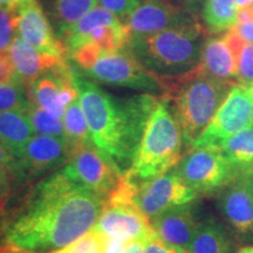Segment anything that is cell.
<instances>
[{
    "label": "cell",
    "instance_id": "cell-1",
    "mask_svg": "<svg viewBox=\"0 0 253 253\" xmlns=\"http://www.w3.org/2000/svg\"><path fill=\"white\" fill-rule=\"evenodd\" d=\"M107 201L73 181L62 170L33 186L8 217L4 244L20 251L49 253L94 229Z\"/></svg>",
    "mask_w": 253,
    "mask_h": 253
},
{
    "label": "cell",
    "instance_id": "cell-2",
    "mask_svg": "<svg viewBox=\"0 0 253 253\" xmlns=\"http://www.w3.org/2000/svg\"><path fill=\"white\" fill-rule=\"evenodd\" d=\"M77 87L94 145L125 175L160 97L145 93L113 96L79 73Z\"/></svg>",
    "mask_w": 253,
    "mask_h": 253
},
{
    "label": "cell",
    "instance_id": "cell-3",
    "mask_svg": "<svg viewBox=\"0 0 253 253\" xmlns=\"http://www.w3.org/2000/svg\"><path fill=\"white\" fill-rule=\"evenodd\" d=\"M158 79L163 89L161 97L169 103L189 148L213 119L231 88L238 84L207 77L198 67L181 77Z\"/></svg>",
    "mask_w": 253,
    "mask_h": 253
},
{
    "label": "cell",
    "instance_id": "cell-4",
    "mask_svg": "<svg viewBox=\"0 0 253 253\" xmlns=\"http://www.w3.org/2000/svg\"><path fill=\"white\" fill-rule=\"evenodd\" d=\"M208 39L207 28L196 18L153 36L130 39L126 48L153 74L175 78L197 67Z\"/></svg>",
    "mask_w": 253,
    "mask_h": 253
},
{
    "label": "cell",
    "instance_id": "cell-5",
    "mask_svg": "<svg viewBox=\"0 0 253 253\" xmlns=\"http://www.w3.org/2000/svg\"><path fill=\"white\" fill-rule=\"evenodd\" d=\"M183 136L169 103L160 97L145 126L130 169L136 181H149L172 170L183 153Z\"/></svg>",
    "mask_w": 253,
    "mask_h": 253
},
{
    "label": "cell",
    "instance_id": "cell-6",
    "mask_svg": "<svg viewBox=\"0 0 253 253\" xmlns=\"http://www.w3.org/2000/svg\"><path fill=\"white\" fill-rule=\"evenodd\" d=\"M198 197L181 177L170 170L149 181H136L125 173L109 199L113 203L134 205L151 220L169 209L192 203Z\"/></svg>",
    "mask_w": 253,
    "mask_h": 253
},
{
    "label": "cell",
    "instance_id": "cell-7",
    "mask_svg": "<svg viewBox=\"0 0 253 253\" xmlns=\"http://www.w3.org/2000/svg\"><path fill=\"white\" fill-rule=\"evenodd\" d=\"M172 170L201 196L218 194L238 175L240 168L216 148H190Z\"/></svg>",
    "mask_w": 253,
    "mask_h": 253
},
{
    "label": "cell",
    "instance_id": "cell-8",
    "mask_svg": "<svg viewBox=\"0 0 253 253\" xmlns=\"http://www.w3.org/2000/svg\"><path fill=\"white\" fill-rule=\"evenodd\" d=\"M84 73L93 81L108 86L128 88L153 95L163 93L157 75L148 71L128 48L103 53Z\"/></svg>",
    "mask_w": 253,
    "mask_h": 253
},
{
    "label": "cell",
    "instance_id": "cell-9",
    "mask_svg": "<svg viewBox=\"0 0 253 253\" xmlns=\"http://www.w3.org/2000/svg\"><path fill=\"white\" fill-rule=\"evenodd\" d=\"M253 87L235 84L213 119L196 140L192 148H218L231 136L251 126Z\"/></svg>",
    "mask_w": 253,
    "mask_h": 253
},
{
    "label": "cell",
    "instance_id": "cell-10",
    "mask_svg": "<svg viewBox=\"0 0 253 253\" xmlns=\"http://www.w3.org/2000/svg\"><path fill=\"white\" fill-rule=\"evenodd\" d=\"M62 172L106 201L118 188L123 176L94 144L73 151Z\"/></svg>",
    "mask_w": 253,
    "mask_h": 253
},
{
    "label": "cell",
    "instance_id": "cell-11",
    "mask_svg": "<svg viewBox=\"0 0 253 253\" xmlns=\"http://www.w3.org/2000/svg\"><path fill=\"white\" fill-rule=\"evenodd\" d=\"M72 150L66 138L34 135L17 157L14 181H32L45 173L65 167Z\"/></svg>",
    "mask_w": 253,
    "mask_h": 253
},
{
    "label": "cell",
    "instance_id": "cell-12",
    "mask_svg": "<svg viewBox=\"0 0 253 253\" xmlns=\"http://www.w3.org/2000/svg\"><path fill=\"white\" fill-rule=\"evenodd\" d=\"M78 71L67 60L26 87L31 103L37 104L55 118L62 119L66 108L79 97Z\"/></svg>",
    "mask_w": 253,
    "mask_h": 253
},
{
    "label": "cell",
    "instance_id": "cell-13",
    "mask_svg": "<svg viewBox=\"0 0 253 253\" xmlns=\"http://www.w3.org/2000/svg\"><path fill=\"white\" fill-rule=\"evenodd\" d=\"M194 19V14L172 0H140L125 25L134 39L153 36Z\"/></svg>",
    "mask_w": 253,
    "mask_h": 253
},
{
    "label": "cell",
    "instance_id": "cell-14",
    "mask_svg": "<svg viewBox=\"0 0 253 253\" xmlns=\"http://www.w3.org/2000/svg\"><path fill=\"white\" fill-rule=\"evenodd\" d=\"M217 207L231 229L242 236L253 235V182L245 168L218 192Z\"/></svg>",
    "mask_w": 253,
    "mask_h": 253
},
{
    "label": "cell",
    "instance_id": "cell-15",
    "mask_svg": "<svg viewBox=\"0 0 253 253\" xmlns=\"http://www.w3.org/2000/svg\"><path fill=\"white\" fill-rule=\"evenodd\" d=\"M15 12L19 37L40 52L55 56H68L38 0H19Z\"/></svg>",
    "mask_w": 253,
    "mask_h": 253
},
{
    "label": "cell",
    "instance_id": "cell-16",
    "mask_svg": "<svg viewBox=\"0 0 253 253\" xmlns=\"http://www.w3.org/2000/svg\"><path fill=\"white\" fill-rule=\"evenodd\" d=\"M93 230L108 237L143 243L156 233L150 220L134 205L114 203L106 204Z\"/></svg>",
    "mask_w": 253,
    "mask_h": 253
},
{
    "label": "cell",
    "instance_id": "cell-17",
    "mask_svg": "<svg viewBox=\"0 0 253 253\" xmlns=\"http://www.w3.org/2000/svg\"><path fill=\"white\" fill-rule=\"evenodd\" d=\"M7 54L13 65L15 80L25 87L68 60V56H55L40 52L19 36L12 41Z\"/></svg>",
    "mask_w": 253,
    "mask_h": 253
},
{
    "label": "cell",
    "instance_id": "cell-18",
    "mask_svg": "<svg viewBox=\"0 0 253 253\" xmlns=\"http://www.w3.org/2000/svg\"><path fill=\"white\" fill-rule=\"evenodd\" d=\"M151 226L161 239L178 248L188 250L199 223L191 203L177 205L150 220Z\"/></svg>",
    "mask_w": 253,
    "mask_h": 253
},
{
    "label": "cell",
    "instance_id": "cell-19",
    "mask_svg": "<svg viewBox=\"0 0 253 253\" xmlns=\"http://www.w3.org/2000/svg\"><path fill=\"white\" fill-rule=\"evenodd\" d=\"M202 74L220 81L237 84V62L226 34L209 38L197 66Z\"/></svg>",
    "mask_w": 253,
    "mask_h": 253
},
{
    "label": "cell",
    "instance_id": "cell-20",
    "mask_svg": "<svg viewBox=\"0 0 253 253\" xmlns=\"http://www.w3.org/2000/svg\"><path fill=\"white\" fill-rule=\"evenodd\" d=\"M121 24H123L122 21L116 18L112 12H109L102 6H96L74 25L59 33L58 38L65 46L69 58V55L75 49H78L82 43L86 42L88 36L95 28L101 26H118Z\"/></svg>",
    "mask_w": 253,
    "mask_h": 253
},
{
    "label": "cell",
    "instance_id": "cell-21",
    "mask_svg": "<svg viewBox=\"0 0 253 253\" xmlns=\"http://www.w3.org/2000/svg\"><path fill=\"white\" fill-rule=\"evenodd\" d=\"M186 253H236L232 237L214 219L199 223Z\"/></svg>",
    "mask_w": 253,
    "mask_h": 253
},
{
    "label": "cell",
    "instance_id": "cell-22",
    "mask_svg": "<svg viewBox=\"0 0 253 253\" xmlns=\"http://www.w3.org/2000/svg\"><path fill=\"white\" fill-rule=\"evenodd\" d=\"M34 135L37 132L26 113L18 110L0 113V140L15 157L21 154Z\"/></svg>",
    "mask_w": 253,
    "mask_h": 253
},
{
    "label": "cell",
    "instance_id": "cell-23",
    "mask_svg": "<svg viewBox=\"0 0 253 253\" xmlns=\"http://www.w3.org/2000/svg\"><path fill=\"white\" fill-rule=\"evenodd\" d=\"M202 19L209 34L225 33L238 23L236 0H207Z\"/></svg>",
    "mask_w": 253,
    "mask_h": 253
},
{
    "label": "cell",
    "instance_id": "cell-24",
    "mask_svg": "<svg viewBox=\"0 0 253 253\" xmlns=\"http://www.w3.org/2000/svg\"><path fill=\"white\" fill-rule=\"evenodd\" d=\"M63 126H65L66 140L68 141L72 153L84 145L94 144L79 97L69 103L66 108L63 115Z\"/></svg>",
    "mask_w": 253,
    "mask_h": 253
},
{
    "label": "cell",
    "instance_id": "cell-25",
    "mask_svg": "<svg viewBox=\"0 0 253 253\" xmlns=\"http://www.w3.org/2000/svg\"><path fill=\"white\" fill-rule=\"evenodd\" d=\"M97 2V0H52L49 13L58 34L67 30L96 7Z\"/></svg>",
    "mask_w": 253,
    "mask_h": 253
},
{
    "label": "cell",
    "instance_id": "cell-26",
    "mask_svg": "<svg viewBox=\"0 0 253 253\" xmlns=\"http://www.w3.org/2000/svg\"><path fill=\"white\" fill-rule=\"evenodd\" d=\"M218 149L233 166L249 167L253 163V125L231 136Z\"/></svg>",
    "mask_w": 253,
    "mask_h": 253
},
{
    "label": "cell",
    "instance_id": "cell-27",
    "mask_svg": "<svg viewBox=\"0 0 253 253\" xmlns=\"http://www.w3.org/2000/svg\"><path fill=\"white\" fill-rule=\"evenodd\" d=\"M237 62V84L253 87V43L243 40L232 31L225 32Z\"/></svg>",
    "mask_w": 253,
    "mask_h": 253
},
{
    "label": "cell",
    "instance_id": "cell-28",
    "mask_svg": "<svg viewBox=\"0 0 253 253\" xmlns=\"http://www.w3.org/2000/svg\"><path fill=\"white\" fill-rule=\"evenodd\" d=\"M26 114L38 135L66 138L65 126H63V121H61V119L55 118L54 115H52V114L46 112L45 109L40 108V107L33 103H31Z\"/></svg>",
    "mask_w": 253,
    "mask_h": 253
},
{
    "label": "cell",
    "instance_id": "cell-29",
    "mask_svg": "<svg viewBox=\"0 0 253 253\" xmlns=\"http://www.w3.org/2000/svg\"><path fill=\"white\" fill-rule=\"evenodd\" d=\"M30 106L31 101L24 84L18 81L0 84V113L11 110L26 113Z\"/></svg>",
    "mask_w": 253,
    "mask_h": 253
},
{
    "label": "cell",
    "instance_id": "cell-30",
    "mask_svg": "<svg viewBox=\"0 0 253 253\" xmlns=\"http://www.w3.org/2000/svg\"><path fill=\"white\" fill-rule=\"evenodd\" d=\"M107 236L91 230L65 248L49 253H104Z\"/></svg>",
    "mask_w": 253,
    "mask_h": 253
},
{
    "label": "cell",
    "instance_id": "cell-31",
    "mask_svg": "<svg viewBox=\"0 0 253 253\" xmlns=\"http://www.w3.org/2000/svg\"><path fill=\"white\" fill-rule=\"evenodd\" d=\"M17 36V12L0 7V53H7L12 41Z\"/></svg>",
    "mask_w": 253,
    "mask_h": 253
},
{
    "label": "cell",
    "instance_id": "cell-32",
    "mask_svg": "<svg viewBox=\"0 0 253 253\" xmlns=\"http://www.w3.org/2000/svg\"><path fill=\"white\" fill-rule=\"evenodd\" d=\"M101 6L119 18L125 24L126 18L131 14L140 0H97Z\"/></svg>",
    "mask_w": 253,
    "mask_h": 253
},
{
    "label": "cell",
    "instance_id": "cell-33",
    "mask_svg": "<svg viewBox=\"0 0 253 253\" xmlns=\"http://www.w3.org/2000/svg\"><path fill=\"white\" fill-rule=\"evenodd\" d=\"M144 253H186L184 249L168 244L156 233L144 243Z\"/></svg>",
    "mask_w": 253,
    "mask_h": 253
},
{
    "label": "cell",
    "instance_id": "cell-34",
    "mask_svg": "<svg viewBox=\"0 0 253 253\" xmlns=\"http://www.w3.org/2000/svg\"><path fill=\"white\" fill-rule=\"evenodd\" d=\"M14 177L8 170L0 167V207H6V202L13 188Z\"/></svg>",
    "mask_w": 253,
    "mask_h": 253
},
{
    "label": "cell",
    "instance_id": "cell-35",
    "mask_svg": "<svg viewBox=\"0 0 253 253\" xmlns=\"http://www.w3.org/2000/svg\"><path fill=\"white\" fill-rule=\"evenodd\" d=\"M15 80L13 65L7 53H0V84H7Z\"/></svg>",
    "mask_w": 253,
    "mask_h": 253
},
{
    "label": "cell",
    "instance_id": "cell-36",
    "mask_svg": "<svg viewBox=\"0 0 253 253\" xmlns=\"http://www.w3.org/2000/svg\"><path fill=\"white\" fill-rule=\"evenodd\" d=\"M0 167L8 170L14 177L15 168H17V157L12 154V151L0 140Z\"/></svg>",
    "mask_w": 253,
    "mask_h": 253
},
{
    "label": "cell",
    "instance_id": "cell-37",
    "mask_svg": "<svg viewBox=\"0 0 253 253\" xmlns=\"http://www.w3.org/2000/svg\"><path fill=\"white\" fill-rule=\"evenodd\" d=\"M231 31L239 38H242L243 40L253 43V18L248 19V20L238 21L236 26L231 28Z\"/></svg>",
    "mask_w": 253,
    "mask_h": 253
},
{
    "label": "cell",
    "instance_id": "cell-38",
    "mask_svg": "<svg viewBox=\"0 0 253 253\" xmlns=\"http://www.w3.org/2000/svg\"><path fill=\"white\" fill-rule=\"evenodd\" d=\"M121 253H144V243L140 240H131Z\"/></svg>",
    "mask_w": 253,
    "mask_h": 253
},
{
    "label": "cell",
    "instance_id": "cell-39",
    "mask_svg": "<svg viewBox=\"0 0 253 253\" xmlns=\"http://www.w3.org/2000/svg\"><path fill=\"white\" fill-rule=\"evenodd\" d=\"M7 219L8 216H6L5 207H0V242H1V239H4V232Z\"/></svg>",
    "mask_w": 253,
    "mask_h": 253
},
{
    "label": "cell",
    "instance_id": "cell-40",
    "mask_svg": "<svg viewBox=\"0 0 253 253\" xmlns=\"http://www.w3.org/2000/svg\"><path fill=\"white\" fill-rule=\"evenodd\" d=\"M19 4V0H0V7H4L9 11H15Z\"/></svg>",
    "mask_w": 253,
    "mask_h": 253
},
{
    "label": "cell",
    "instance_id": "cell-41",
    "mask_svg": "<svg viewBox=\"0 0 253 253\" xmlns=\"http://www.w3.org/2000/svg\"><path fill=\"white\" fill-rule=\"evenodd\" d=\"M236 4H237V8L242 9L244 7H248V6H252L253 0H236Z\"/></svg>",
    "mask_w": 253,
    "mask_h": 253
},
{
    "label": "cell",
    "instance_id": "cell-42",
    "mask_svg": "<svg viewBox=\"0 0 253 253\" xmlns=\"http://www.w3.org/2000/svg\"><path fill=\"white\" fill-rule=\"evenodd\" d=\"M245 170H246V172L249 173V176L251 177V179H252V182H253V163L250 164L249 167H246Z\"/></svg>",
    "mask_w": 253,
    "mask_h": 253
},
{
    "label": "cell",
    "instance_id": "cell-43",
    "mask_svg": "<svg viewBox=\"0 0 253 253\" xmlns=\"http://www.w3.org/2000/svg\"><path fill=\"white\" fill-rule=\"evenodd\" d=\"M237 253H253V246H249V248H243L239 250Z\"/></svg>",
    "mask_w": 253,
    "mask_h": 253
},
{
    "label": "cell",
    "instance_id": "cell-44",
    "mask_svg": "<svg viewBox=\"0 0 253 253\" xmlns=\"http://www.w3.org/2000/svg\"><path fill=\"white\" fill-rule=\"evenodd\" d=\"M182 1L186 5H194V4H196V2L201 1V0H182Z\"/></svg>",
    "mask_w": 253,
    "mask_h": 253
},
{
    "label": "cell",
    "instance_id": "cell-45",
    "mask_svg": "<svg viewBox=\"0 0 253 253\" xmlns=\"http://www.w3.org/2000/svg\"><path fill=\"white\" fill-rule=\"evenodd\" d=\"M251 122L253 125V89H252V97H251Z\"/></svg>",
    "mask_w": 253,
    "mask_h": 253
}]
</instances>
